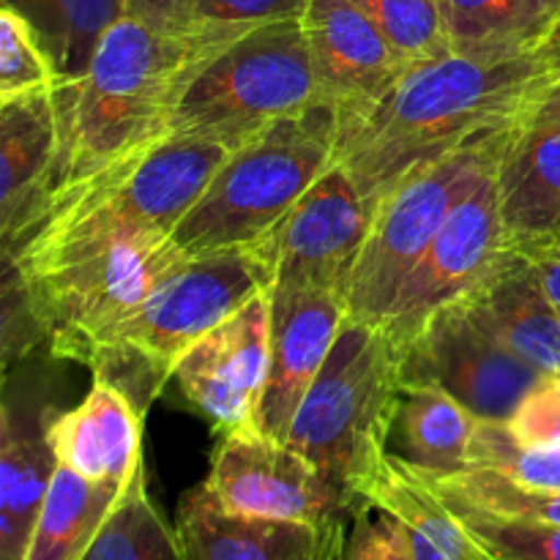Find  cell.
I'll return each instance as SVG.
<instances>
[{"label":"cell","instance_id":"33","mask_svg":"<svg viewBox=\"0 0 560 560\" xmlns=\"http://www.w3.org/2000/svg\"><path fill=\"white\" fill-rule=\"evenodd\" d=\"M60 82L58 69L38 42L31 22L3 3L0 9V102L44 91Z\"/></svg>","mask_w":560,"mask_h":560},{"label":"cell","instance_id":"4","mask_svg":"<svg viewBox=\"0 0 560 560\" xmlns=\"http://www.w3.org/2000/svg\"><path fill=\"white\" fill-rule=\"evenodd\" d=\"M402 388V350L386 326L345 320L320 375L301 399L284 443L353 501L388 454Z\"/></svg>","mask_w":560,"mask_h":560},{"label":"cell","instance_id":"15","mask_svg":"<svg viewBox=\"0 0 560 560\" xmlns=\"http://www.w3.org/2000/svg\"><path fill=\"white\" fill-rule=\"evenodd\" d=\"M348 306L339 293L271 284V353L255 430L284 441L301 399L320 375Z\"/></svg>","mask_w":560,"mask_h":560},{"label":"cell","instance_id":"5","mask_svg":"<svg viewBox=\"0 0 560 560\" xmlns=\"http://www.w3.org/2000/svg\"><path fill=\"white\" fill-rule=\"evenodd\" d=\"M337 109L328 104L284 118L224 159L208 189L175 228L184 255L244 249L266 238L334 167Z\"/></svg>","mask_w":560,"mask_h":560},{"label":"cell","instance_id":"29","mask_svg":"<svg viewBox=\"0 0 560 560\" xmlns=\"http://www.w3.org/2000/svg\"><path fill=\"white\" fill-rule=\"evenodd\" d=\"M424 476V474H421ZM438 492L457 495L485 512L530 523L560 525V490L523 485L490 468H468L454 476H424Z\"/></svg>","mask_w":560,"mask_h":560},{"label":"cell","instance_id":"11","mask_svg":"<svg viewBox=\"0 0 560 560\" xmlns=\"http://www.w3.org/2000/svg\"><path fill=\"white\" fill-rule=\"evenodd\" d=\"M372 211L339 164L312 184L293 211L255 246L273 284L328 290L345 299L350 273L370 235Z\"/></svg>","mask_w":560,"mask_h":560},{"label":"cell","instance_id":"41","mask_svg":"<svg viewBox=\"0 0 560 560\" xmlns=\"http://www.w3.org/2000/svg\"><path fill=\"white\" fill-rule=\"evenodd\" d=\"M539 238H545L547 244H550V246H556V249L560 252V233H552V235H539Z\"/></svg>","mask_w":560,"mask_h":560},{"label":"cell","instance_id":"2","mask_svg":"<svg viewBox=\"0 0 560 560\" xmlns=\"http://www.w3.org/2000/svg\"><path fill=\"white\" fill-rule=\"evenodd\" d=\"M184 257L170 233L55 191L42 222L3 266L52 355L91 364L104 339Z\"/></svg>","mask_w":560,"mask_h":560},{"label":"cell","instance_id":"18","mask_svg":"<svg viewBox=\"0 0 560 560\" xmlns=\"http://www.w3.org/2000/svg\"><path fill=\"white\" fill-rule=\"evenodd\" d=\"M175 528L189 560H334L342 552L348 520L310 525L246 517L224 512L200 485L180 501Z\"/></svg>","mask_w":560,"mask_h":560},{"label":"cell","instance_id":"27","mask_svg":"<svg viewBox=\"0 0 560 560\" xmlns=\"http://www.w3.org/2000/svg\"><path fill=\"white\" fill-rule=\"evenodd\" d=\"M20 11L58 69L60 82L85 77L104 33L124 16V0H3Z\"/></svg>","mask_w":560,"mask_h":560},{"label":"cell","instance_id":"28","mask_svg":"<svg viewBox=\"0 0 560 560\" xmlns=\"http://www.w3.org/2000/svg\"><path fill=\"white\" fill-rule=\"evenodd\" d=\"M82 560H189L178 528L148 498L145 465L129 481Z\"/></svg>","mask_w":560,"mask_h":560},{"label":"cell","instance_id":"1","mask_svg":"<svg viewBox=\"0 0 560 560\" xmlns=\"http://www.w3.org/2000/svg\"><path fill=\"white\" fill-rule=\"evenodd\" d=\"M547 88L536 52H463L408 63L381 98L337 109L334 164L372 208L410 173L476 135L523 124Z\"/></svg>","mask_w":560,"mask_h":560},{"label":"cell","instance_id":"42","mask_svg":"<svg viewBox=\"0 0 560 560\" xmlns=\"http://www.w3.org/2000/svg\"><path fill=\"white\" fill-rule=\"evenodd\" d=\"M339 556H342V552H339ZM339 556H337V558H334V560H339Z\"/></svg>","mask_w":560,"mask_h":560},{"label":"cell","instance_id":"32","mask_svg":"<svg viewBox=\"0 0 560 560\" xmlns=\"http://www.w3.org/2000/svg\"><path fill=\"white\" fill-rule=\"evenodd\" d=\"M408 63L448 52L446 22L438 0H353Z\"/></svg>","mask_w":560,"mask_h":560},{"label":"cell","instance_id":"43","mask_svg":"<svg viewBox=\"0 0 560 560\" xmlns=\"http://www.w3.org/2000/svg\"><path fill=\"white\" fill-rule=\"evenodd\" d=\"M558 377H560V375H558Z\"/></svg>","mask_w":560,"mask_h":560},{"label":"cell","instance_id":"9","mask_svg":"<svg viewBox=\"0 0 560 560\" xmlns=\"http://www.w3.org/2000/svg\"><path fill=\"white\" fill-rule=\"evenodd\" d=\"M402 350V383L435 386L479 421H512L520 405L547 381L498 342L463 304L438 310Z\"/></svg>","mask_w":560,"mask_h":560},{"label":"cell","instance_id":"17","mask_svg":"<svg viewBox=\"0 0 560 560\" xmlns=\"http://www.w3.org/2000/svg\"><path fill=\"white\" fill-rule=\"evenodd\" d=\"M301 22L320 98L328 107L375 102L408 69V60L353 0H306Z\"/></svg>","mask_w":560,"mask_h":560},{"label":"cell","instance_id":"35","mask_svg":"<svg viewBox=\"0 0 560 560\" xmlns=\"http://www.w3.org/2000/svg\"><path fill=\"white\" fill-rule=\"evenodd\" d=\"M306 0H191L195 25H268L301 20Z\"/></svg>","mask_w":560,"mask_h":560},{"label":"cell","instance_id":"40","mask_svg":"<svg viewBox=\"0 0 560 560\" xmlns=\"http://www.w3.org/2000/svg\"><path fill=\"white\" fill-rule=\"evenodd\" d=\"M536 58H539L541 69H545L547 88L560 82V22L556 27H552L550 36H547L545 42L539 44V49H536ZM547 88H545V91H547Z\"/></svg>","mask_w":560,"mask_h":560},{"label":"cell","instance_id":"21","mask_svg":"<svg viewBox=\"0 0 560 560\" xmlns=\"http://www.w3.org/2000/svg\"><path fill=\"white\" fill-rule=\"evenodd\" d=\"M49 443L58 465L82 479L126 487L142 468V408L118 383L96 375L74 410L55 416Z\"/></svg>","mask_w":560,"mask_h":560},{"label":"cell","instance_id":"31","mask_svg":"<svg viewBox=\"0 0 560 560\" xmlns=\"http://www.w3.org/2000/svg\"><path fill=\"white\" fill-rule=\"evenodd\" d=\"M470 468H490L523 485L560 490V448L528 446L506 421H479L470 441Z\"/></svg>","mask_w":560,"mask_h":560},{"label":"cell","instance_id":"3","mask_svg":"<svg viewBox=\"0 0 560 560\" xmlns=\"http://www.w3.org/2000/svg\"><path fill=\"white\" fill-rule=\"evenodd\" d=\"M246 31L252 27L200 25L170 33L120 16L98 42L85 77L55 85L58 189L162 137L191 77Z\"/></svg>","mask_w":560,"mask_h":560},{"label":"cell","instance_id":"24","mask_svg":"<svg viewBox=\"0 0 560 560\" xmlns=\"http://www.w3.org/2000/svg\"><path fill=\"white\" fill-rule=\"evenodd\" d=\"M463 52H536L560 22V0H438Z\"/></svg>","mask_w":560,"mask_h":560},{"label":"cell","instance_id":"26","mask_svg":"<svg viewBox=\"0 0 560 560\" xmlns=\"http://www.w3.org/2000/svg\"><path fill=\"white\" fill-rule=\"evenodd\" d=\"M361 498L397 517L408 528L419 530L452 560H490L487 552L470 539L463 523L454 517L446 501L432 490L430 481L392 454H386L383 463L377 465V470L361 490Z\"/></svg>","mask_w":560,"mask_h":560},{"label":"cell","instance_id":"38","mask_svg":"<svg viewBox=\"0 0 560 560\" xmlns=\"http://www.w3.org/2000/svg\"><path fill=\"white\" fill-rule=\"evenodd\" d=\"M509 244L528 257L530 268H534L536 279H539L541 290H545L547 301L560 312V252L556 246L547 244L545 238H523L509 241Z\"/></svg>","mask_w":560,"mask_h":560},{"label":"cell","instance_id":"12","mask_svg":"<svg viewBox=\"0 0 560 560\" xmlns=\"http://www.w3.org/2000/svg\"><path fill=\"white\" fill-rule=\"evenodd\" d=\"M230 153V148L200 137L162 135L58 191L104 202L135 222L173 235Z\"/></svg>","mask_w":560,"mask_h":560},{"label":"cell","instance_id":"7","mask_svg":"<svg viewBox=\"0 0 560 560\" xmlns=\"http://www.w3.org/2000/svg\"><path fill=\"white\" fill-rule=\"evenodd\" d=\"M514 126L481 131L457 151L410 173L372 208L370 235L345 290L350 320L386 326L438 230L457 200L495 170Z\"/></svg>","mask_w":560,"mask_h":560},{"label":"cell","instance_id":"10","mask_svg":"<svg viewBox=\"0 0 560 560\" xmlns=\"http://www.w3.org/2000/svg\"><path fill=\"white\" fill-rule=\"evenodd\" d=\"M202 487L224 512L288 523L331 525L361 506L290 443L255 427L224 432Z\"/></svg>","mask_w":560,"mask_h":560},{"label":"cell","instance_id":"20","mask_svg":"<svg viewBox=\"0 0 560 560\" xmlns=\"http://www.w3.org/2000/svg\"><path fill=\"white\" fill-rule=\"evenodd\" d=\"M47 405L31 394L5 399L0 424V560H25L58 457L49 443Z\"/></svg>","mask_w":560,"mask_h":560},{"label":"cell","instance_id":"14","mask_svg":"<svg viewBox=\"0 0 560 560\" xmlns=\"http://www.w3.org/2000/svg\"><path fill=\"white\" fill-rule=\"evenodd\" d=\"M271 353V290L197 339L175 364L173 377L197 413L217 430L255 427Z\"/></svg>","mask_w":560,"mask_h":560},{"label":"cell","instance_id":"25","mask_svg":"<svg viewBox=\"0 0 560 560\" xmlns=\"http://www.w3.org/2000/svg\"><path fill=\"white\" fill-rule=\"evenodd\" d=\"M126 487L88 481L58 465L25 560H82Z\"/></svg>","mask_w":560,"mask_h":560},{"label":"cell","instance_id":"30","mask_svg":"<svg viewBox=\"0 0 560 560\" xmlns=\"http://www.w3.org/2000/svg\"><path fill=\"white\" fill-rule=\"evenodd\" d=\"M438 495L446 501L454 517L463 523L470 539L490 560H560V525L501 517L457 495H446V492H438Z\"/></svg>","mask_w":560,"mask_h":560},{"label":"cell","instance_id":"16","mask_svg":"<svg viewBox=\"0 0 560 560\" xmlns=\"http://www.w3.org/2000/svg\"><path fill=\"white\" fill-rule=\"evenodd\" d=\"M60 184V115L55 88L0 102V241L14 255L42 222Z\"/></svg>","mask_w":560,"mask_h":560},{"label":"cell","instance_id":"34","mask_svg":"<svg viewBox=\"0 0 560 560\" xmlns=\"http://www.w3.org/2000/svg\"><path fill=\"white\" fill-rule=\"evenodd\" d=\"M339 560H413L402 523L372 503H361L348 520Z\"/></svg>","mask_w":560,"mask_h":560},{"label":"cell","instance_id":"37","mask_svg":"<svg viewBox=\"0 0 560 560\" xmlns=\"http://www.w3.org/2000/svg\"><path fill=\"white\" fill-rule=\"evenodd\" d=\"M124 16L151 25L156 31H191V0H124Z\"/></svg>","mask_w":560,"mask_h":560},{"label":"cell","instance_id":"6","mask_svg":"<svg viewBox=\"0 0 560 560\" xmlns=\"http://www.w3.org/2000/svg\"><path fill=\"white\" fill-rule=\"evenodd\" d=\"M323 104L304 22L257 25L191 77L164 135L200 137L238 151L273 124Z\"/></svg>","mask_w":560,"mask_h":560},{"label":"cell","instance_id":"19","mask_svg":"<svg viewBox=\"0 0 560 560\" xmlns=\"http://www.w3.org/2000/svg\"><path fill=\"white\" fill-rule=\"evenodd\" d=\"M459 304L541 375H560V312L547 301L523 252L509 244Z\"/></svg>","mask_w":560,"mask_h":560},{"label":"cell","instance_id":"8","mask_svg":"<svg viewBox=\"0 0 560 560\" xmlns=\"http://www.w3.org/2000/svg\"><path fill=\"white\" fill-rule=\"evenodd\" d=\"M273 284V271L255 246L244 249L186 255L140 310L109 334L96 350V375H109L120 366H140L156 397L173 377L180 355L211 328L249 304Z\"/></svg>","mask_w":560,"mask_h":560},{"label":"cell","instance_id":"22","mask_svg":"<svg viewBox=\"0 0 560 560\" xmlns=\"http://www.w3.org/2000/svg\"><path fill=\"white\" fill-rule=\"evenodd\" d=\"M495 184L509 241L560 233V120L514 126Z\"/></svg>","mask_w":560,"mask_h":560},{"label":"cell","instance_id":"23","mask_svg":"<svg viewBox=\"0 0 560 560\" xmlns=\"http://www.w3.org/2000/svg\"><path fill=\"white\" fill-rule=\"evenodd\" d=\"M479 419L435 386L402 383L394 408L388 454L424 476H454L470 468V441Z\"/></svg>","mask_w":560,"mask_h":560},{"label":"cell","instance_id":"39","mask_svg":"<svg viewBox=\"0 0 560 560\" xmlns=\"http://www.w3.org/2000/svg\"><path fill=\"white\" fill-rule=\"evenodd\" d=\"M550 120H560V82L541 91L525 115V124H550Z\"/></svg>","mask_w":560,"mask_h":560},{"label":"cell","instance_id":"13","mask_svg":"<svg viewBox=\"0 0 560 560\" xmlns=\"http://www.w3.org/2000/svg\"><path fill=\"white\" fill-rule=\"evenodd\" d=\"M506 246L509 233L501 217L495 170H490L463 200H457L427 255L410 273L386 323L397 345L408 342L438 310L463 299Z\"/></svg>","mask_w":560,"mask_h":560},{"label":"cell","instance_id":"36","mask_svg":"<svg viewBox=\"0 0 560 560\" xmlns=\"http://www.w3.org/2000/svg\"><path fill=\"white\" fill-rule=\"evenodd\" d=\"M509 427L528 446L560 448V377H547L539 388H534Z\"/></svg>","mask_w":560,"mask_h":560}]
</instances>
